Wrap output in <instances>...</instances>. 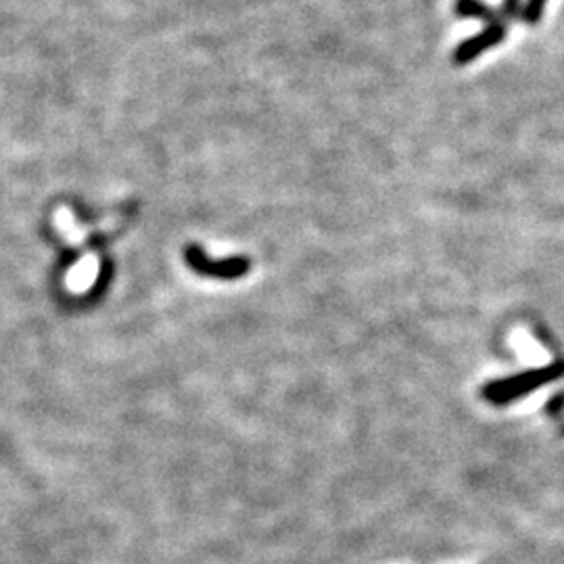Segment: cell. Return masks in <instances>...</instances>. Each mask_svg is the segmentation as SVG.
I'll return each instance as SVG.
<instances>
[{"label":"cell","instance_id":"6da1fadb","mask_svg":"<svg viewBox=\"0 0 564 564\" xmlns=\"http://www.w3.org/2000/svg\"><path fill=\"white\" fill-rule=\"evenodd\" d=\"M562 375H564L562 364H552V366H546V368L520 372V375L517 377L493 380V383H489L483 389V398L498 406L510 404V401L525 398V395L533 393L535 389H539V387H544L548 383H552V380L560 378Z\"/></svg>","mask_w":564,"mask_h":564},{"label":"cell","instance_id":"7a4b0ae2","mask_svg":"<svg viewBox=\"0 0 564 564\" xmlns=\"http://www.w3.org/2000/svg\"><path fill=\"white\" fill-rule=\"evenodd\" d=\"M186 262L196 274L211 278H226L235 280L249 270V259L247 257H230V259H211L203 253L199 247H188Z\"/></svg>","mask_w":564,"mask_h":564},{"label":"cell","instance_id":"3957f363","mask_svg":"<svg viewBox=\"0 0 564 564\" xmlns=\"http://www.w3.org/2000/svg\"><path fill=\"white\" fill-rule=\"evenodd\" d=\"M506 34H508L506 21L488 25L483 32L467 38L454 48V53H451V63H454V65H468V63L475 61L477 56H481L483 53H488L498 45H502Z\"/></svg>","mask_w":564,"mask_h":564},{"label":"cell","instance_id":"277c9868","mask_svg":"<svg viewBox=\"0 0 564 564\" xmlns=\"http://www.w3.org/2000/svg\"><path fill=\"white\" fill-rule=\"evenodd\" d=\"M454 11H456L458 17L478 19L488 25L502 24L504 21L502 11H496L488 3H483V0H456Z\"/></svg>","mask_w":564,"mask_h":564},{"label":"cell","instance_id":"5b68a950","mask_svg":"<svg viewBox=\"0 0 564 564\" xmlns=\"http://www.w3.org/2000/svg\"><path fill=\"white\" fill-rule=\"evenodd\" d=\"M548 3L549 0H525V5L520 6V19H523L527 25H538L539 21L544 19Z\"/></svg>","mask_w":564,"mask_h":564},{"label":"cell","instance_id":"8992f818","mask_svg":"<svg viewBox=\"0 0 564 564\" xmlns=\"http://www.w3.org/2000/svg\"><path fill=\"white\" fill-rule=\"evenodd\" d=\"M520 6H523V0H502V15H504V19L520 15Z\"/></svg>","mask_w":564,"mask_h":564}]
</instances>
